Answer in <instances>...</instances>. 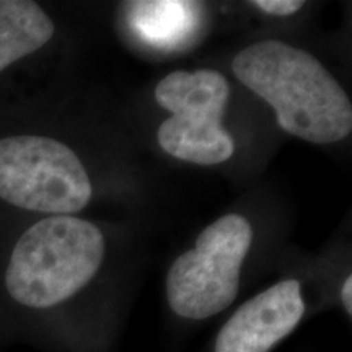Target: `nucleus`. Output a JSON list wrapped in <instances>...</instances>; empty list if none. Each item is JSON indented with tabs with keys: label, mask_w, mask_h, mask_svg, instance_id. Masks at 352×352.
I'll return each instance as SVG.
<instances>
[{
	"label": "nucleus",
	"mask_w": 352,
	"mask_h": 352,
	"mask_svg": "<svg viewBox=\"0 0 352 352\" xmlns=\"http://www.w3.org/2000/svg\"><path fill=\"white\" fill-rule=\"evenodd\" d=\"M104 236L88 220L51 215L16 241L3 274L7 297L30 314H50L69 305L98 274Z\"/></svg>",
	"instance_id": "obj_2"
},
{
	"label": "nucleus",
	"mask_w": 352,
	"mask_h": 352,
	"mask_svg": "<svg viewBox=\"0 0 352 352\" xmlns=\"http://www.w3.org/2000/svg\"><path fill=\"white\" fill-rule=\"evenodd\" d=\"M230 96L227 78L217 70H176L155 88V100L171 111L158 127L166 153L196 165H217L233 155L235 144L222 116Z\"/></svg>",
	"instance_id": "obj_5"
},
{
	"label": "nucleus",
	"mask_w": 352,
	"mask_h": 352,
	"mask_svg": "<svg viewBox=\"0 0 352 352\" xmlns=\"http://www.w3.org/2000/svg\"><path fill=\"white\" fill-rule=\"evenodd\" d=\"M91 182L77 153L41 135L0 139V199L34 212L70 215L91 199Z\"/></svg>",
	"instance_id": "obj_4"
},
{
	"label": "nucleus",
	"mask_w": 352,
	"mask_h": 352,
	"mask_svg": "<svg viewBox=\"0 0 352 352\" xmlns=\"http://www.w3.org/2000/svg\"><path fill=\"white\" fill-rule=\"evenodd\" d=\"M305 314L300 280H279L233 311L215 336L212 352H271Z\"/></svg>",
	"instance_id": "obj_6"
},
{
	"label": "nucleus",
	"mask_w": 352,
	"mask_h": 352,
	"mask_svg": "<svg viewBox=\"0 0 352 352\" xmlns=\"http://www.w3.org/2000/svg\"><path fill=\"white\" fill-rule=\"evenodd\" d=\"M252 241V226L236 214L204 228L195 248L176 258L166 274L171 311L183 320L202 321L227 310L240 294L241 267Z\"/></svg>",
	"instance_id": "obj_3"
},
{
	"label": "nucleus",
	"mask_w": 352,
	"mask_h": 352,
	"mask_svg": "<svg viewBox=\"0 0 352 352\" xmlns=\"http://www.w3.org/2000/svg\"><path fill=\"white\" fill-rule=\"evenodd\" d=\"M252 6L266 13H271V15L289 16L300 10L305 6V2H302V0H254Z\"/></svg>",
	"instance_id": "obj_9"
},
{
	"label": "nucleus",
	"mask_w": 352,
	"mask_h": 352,
	"mask_svg": "<svg viewBox=\"0 0 352 352\" xmlns=\"http://www.w3.org/2000/svg\"><path fill=\"white\" fill-rule=\"evenodd\" d=\"M127 7L135 32L160 47L184 41L199 12V6L192 2H131Z\"/></svg>",
	"instance_id": "obj_8"
},
{
	"label": "nucleus",
	"mask_w": 352,
	"mask_h": 352,
	"mask_svg": "<svg viewBox=\"0 0 352 352\" xmlns=\"http://www.w3.org/2000/svg\"><path fill=\"white\" fill-rule=\"evenodd\" d=\"M54 32L52 20L36 2L0 0V72L41 50Z\"/></svg>",
	"instance_id": "obj_7"
},
{
	"label": "nucleus",
	"mask_w": 352,
	"mask_h": 352,
	"mask_svg": "<svg viewBox=\"0 0 352 352\" xmlns=\"http://www.w3.org/2000/svg\"><path fill=\"white\" fill-rule=\"evenodd\" d=\"M340 298H341L342 308H344L346 314L351 316L352 315V277L351 276H347L346 279L342 280Z\"/></svg>",
	"instance_id": "obj_10"
},
{
	"label": "nucleus",
	"mask_w": 352,
	"mask_h": 352,
	"mask_svg": "<svg viewBox=\"0 0 352 352\" xmlns=\"http://www.w3.org/2000/svg\"><path fill=\"white\" fill-rule=\"evenodd\" d=\"M235 77L270 103L287 134L314 144H333L352 131V104L323 64L300 47L259 41L235 56Z\"/></svg>",
	"instance_id": "obj_1"
}]
</instances>
